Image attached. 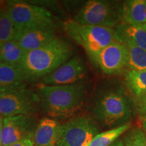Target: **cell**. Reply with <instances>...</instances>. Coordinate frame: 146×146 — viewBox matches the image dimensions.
Returning a JSON list of instances; mask_svg holds the SVG:
<instances>
[{
	"label": "cell",
	"mask_w": 146,
	"mask_h": 146,
	"mask_svg": "<svg viewBox=\"0 0 146 146\" xmlns=\"http://www.w3.org/2000/svg\"><path fill=\"white\" fill-rule=\"evenodd\" d=\"M56 37V26H45L17 31L15 39L27 53L48 44Z\"/></svg>",
	"instance_id": "7c38bea8"
},
{
	"label": "cell",
	"mask_w": 146,
	"mask_h": 146,
	"mask_svg": "<svg viewBox=\"0 0 146 146\" xmlns=\"http://www.w3.org/2000/svg\"><path fill=\"white\" fill-rule=\"evenodd\" d=\"M37 125L33 114L3 118L2 146H9L26 139H33Z\"/></svg>",
	"instance_id": "30bf717a"
},
{
	"label": "cell",
	"mask_w": 146,
	"mask_h": 146,
	"mask_svg": "<svg viewBox=\"0 0 146 146\" xmlns=\"http://www.w3.org/2000/svg\"><path fill=\"white\" fill-rule=\"evenodd\" d=\"M123 140L125 146H146V134L140 127L131 128Z\"/></svg>",
	"instance_id": "7402d4cb"
},
{
	"label": "cell",
	"mask_w": 146,
	"mask_h": 146,
	"mask_svg": "<svg viewBox=\"0 0 146 146\" xmlns=\"http://www.w3.org/2000/svg\"><path fill=\"white\" fill-rule=\"evenodd\" d=\"M26 83L19 66L0 63V94L26 87Z\"/></svg>",
	"instance_id": "9a60e30c"
},
{
	"label": "cell",
	"mask_w": 146,
	"mask_h": 146,
	"mask_svg": "<svg viewBox=\"0 0 146 146\" xmlns=\"http://www.w3.org/2000/svg\"><path fill=\"white\" fill-rule=\"evenodd\" d=\"M60 125L56 120L44 118L38 123L34 133V146H57Z\"/></svg>",
	"instance_id": "4fadbf2b"
},
{
	"label": "cell",
	"mask_w": 146,
	"mask_h": 146,
	"mask_svg": "<svg viewBox=\"0 0 146 146\" xmlns=\"http://www.w3.org/2000/svg\"><path fill=\"white\" fill-rule=\"evenodd\" d=\"M136 110L141 118L146 116V100L136 106Z\"/></svg>",
	"instance_id": "603a6c76"
},
{
	"label": "cell",
	"mask_w": 146,
	"mask_h": 146,
	"mask_svg": "<svg viewBox=\"0 0 146 146\" xmlns=\"http://www.w3.org/2000/svg\"><path fill=\"white\" fill-rule=\"evenodd\" d=\"M124 82L135 107L146 100V70H126Z\"/></svg>",
	"instance_id": "5bb4252c"
},
{
	"label": "cell",
	"mask_w": 146,
	"mask_h": 146,
	"mask_svg": "<svg viewBox=\"0 0 146 146\" xmlns=\"http://www.w3.org/2000/svg\"><path fill=\"white\" fill-rule=\"evenodd\" d=\"M131 128V123H129L98 133L87 146H110Z\"/></svg>",
	"instance_id": "ffe728a7"
},
{
	"label": "cell",
	"mask_w": 146,
	"mask_h": 146,
	"mask_svg": "<svg viewBox=\"0 0 146 146\" xmlns=\"http://www.w3.org/2000/svg\"><path fill=\"white\" fill-rule=\"evenodd\" d=\"M141 126L142 129H143L144 132L146 134V116L141 118Z\"/></svg>",
	"instance_id": "4316f807"
},
{
	"label": "cell",
	"mask_w": 146,
	"mask_h": 146,
	"mask_svg": "<svg viewBox=\"0 0 146 146\" xmlns=\"http://www.w3.org/2000/svg\"><path fill=\"white\" fill-rule=\"evenodd\" d=\"M127 51V70H146V51L129 41H120Z\"/></svg>",
	"instance_id": "d6986e66"
},
{
	"label": "cell",
	"mask_w": 146,
	"mask_h": 146,
	"mask_svg": "<svg viewBox=\"0 0 146 146\" xmlns=\"http://www.w3.org/2000/svg\"><path fill=\"white\" fill-rule=\"evenodd\" d=\"M16 32L5 7L0 8V45L15 39Z\"/></svg>",
	"instance_id": "44dd1931"
},
{
	"label": "cell",
	"mask_w": 146,
	"mask_h": 146,
	"mask_svg": "<svg viewBox=\"0 0 146 146\" xmlns=\"http://www.w3.org/2000/svg\"><path fill=\"white\" fill-rule=\"evenodd\" d=\"M5 7L17 31L56 26L54 15L41 6L21 1H9L5 3Z\"/></svg>",
	"instance_id": "8992f818"
},
{
	"label": "cell",
	"mask_w": 146,
	"mask_h": 146,
	"mask_svg": "<svg viewBox=\"0 0 146 146\" xmlns=\"http://www.w3.org/2000/svg\"><path fill=\"white\" fill-rule=\"evenodd\" d=\"M135 102L119 82L108 81L97 89L91 110L102 127L112 129L131 123Z\"/></svg>",
	"instance_id": "6da1fadb"
},
{
	"label": "cell",
	"mask_w": 146,
	"mask_h": 146,
	"mask_svg": "<svg viewBox=\"0 0 146 146\" xmlns=\"http://www.w3.org/2000/svg\"><path fill=\"white\" fill-rule=\"evenodd\" d=\"M86 66L80 56H73L52 73L40 80L44 85H67L81 82L86 74Z\"/></svg>",
	"instance_id": "8fae6325"
},
{
	"label": "cell",
	"mask_w": 146,
	"mask_h": 146,
	"mask_svg": "<svg viewBox=\"0 0 146 146\" xmlns=\"http://www.w3.org/2000/svg\"><path fill=\"white\" fill-rule=\"evenodd\" d=\"M39 108L36 92L23 87L0 94V117L34 114Z\"/></svg>",
	"instance_id": "ba28073f"
},
{
	"label": "cell",
	"mask_w": 146,
	"mask_h": 146,
	"mask_svg": "<svg viewBox=\"0 0 146 146\" xmlns=\"http://www.w3.org/2000/svg\"><path fill=\"white\" fill-rule=\"evenodd\" d=\"M65 33L81 46L89 56H94L116 40L115 29L108 27L82 25L74 20L63 23Z\"/></svg>",
	"instance_id": "277c9868"
},
{
	"label": "cell",
	"mask_w": 146,
	"mask_h": 146,
	"mask_svg": "<svg viewBox=\"0 0 146 146\" xmlns=\"http://www.w3.org/2000/svg\"><path fill=\"white\" fill-rule=\"evenodd\" d=\"M25 53L16 39L5 42L0 45V63L19 66Z\"/></svg>",
	"instance_id": "ac0fdd59"
},
{
	"label": "cell",
	"mask_w": 146,
	"mask_h": 146,
	"mask_svg": "<svg viewBox=\"0 0 146 146\" xmlns=\"http://www.w3.org/2000/svg\"><path fill=\"white\" fill-rule=\"evenodd\" d=\"M110 146H125L123 140L121 139H118L117 141H116L114 143L112 144Z\"/></svg>",
	"instance_id": "484cf974"
},
{
	"label": "cell",
	"mask_w": 146,
	"mask_h": 146,
	"mask_svg": "<svg viewBox=\"0 0 146 146\" xmlns=\"http://www.w3.org/2000/svg\"><path fill=\"white\" fill-rule=\"evenodd\" d=\"M39 108L50 117L66 119L74 116L86 101L87 89L83 82L67 85H41L36 89Z\"/></svg>",
	"instance_id": "3957f363"
},
{
	"label": "cell",
	"mask_w": 146,
	"mask_h": 146,
	"mask_svg": "<svg viewBox=\"0 0 146 146\" xmlns=\"http://www.w3.org/2000/svg\"><path fill=\"white\" fill-rule=\"evenodd\" d=\"M9 146H34V143L32 139H26Z\"/></svg>",
	"instance_id": "cb8c5ba5"
},
{
	"label": "cell",
	"mask_w": 146,
	"mask_h": 146,
	"mask_svg": "<svg viewBox=\"0 0 146 146\" xmlns=\"http://www.w3.org/2000/svg\"><path fill=\"white\" fill-rule=\"evenodd\" d=\"M3 126V118L0 117V146H2Z\"/></svg>",
	"instance_id": "d4e9b609"
},
{
	"label": "cell",
	"mask_w": 146,
	"mask_h": 146,
	"mask_svg": "<svg viewBox=\"0 0 146 146\" xmlns=\"http://www.w3.org/2000/svg\"><path fill=\"white\" fill-rule=\"evenodd\" d=\"M98 133L99 127L92 118L79 115L60 125L57 146H87Z\"/></svg>",
	"instance_id": "52a82bcc"
},
{
	"label": "cell",
	"mask_w": 146,
	"mask_h": 146,
	"mask_svg": "<svg viewBox=\"0 0 146 146\" xmlns=\"http://www.w3.org/2000/svg\"><path fill=\"white\" fill-rule=\"evenodd\" d=\"M89 58L107 75L118 74L127 70V51L119 41H114Z\"/></svg>",
	"instance_id": "9c48e42d"
},
{
	"label": "cell",
	"mask_w": 146,
	"mask_h": 146,
	"mask_svg": "<svg viewBox=\"0 0 146 146\" xmlns=\"http://www.w3.org/2000/svg\"><path fill=\"white\" fill-rule=\"evenodd\" d=\"M114 29L116 41H129L146 51V29L123 23Z\"/></svg>",
	"instance_id": "e0dca14e"
},
{
	"label": "cell",
	"mask_w": 146,
	"mask_h": 146,
	"mask_svg": "<svg viewBox=\"0 0 146 146\" xmlns=\"http://www.w3.org/2000/svg\"><path fill=\"white\" fill-rule=\"evenodd\" d=\"M124 2L104 0L87 1L74 16L82 25L115 29L123 23Z\"/></svg>",
	"instance_id": "5b68a950"
},
{
	"label": "cell",
	"mask_w": 146,
	"mask_h": 146,
	"mask_svg": "<svg viewBox=\"0 0 146 146\" xmlns=\"http://www.w3.org/2000/svg\"><path fill=\"white\" fill-rule=\"evenodd\" d=\"M123 23L146 29V0L125 1Z\"/></svg>",
	"instance_id": "2e32d148"
},
{
	"label": "cell",
	"mask_w": 146,
	"mask_h": 146,
	"mask_svg": "<svg viewBox=\"0 0 146 146\" xmlns=\"http://www.w3.org/2000/svg\"><path fill=\"white\" fill-rule=\"evenodd\" d=\"M74 50L68 39L56 37L44 46L25 53L19 66L27 82L41 80L72 58Z\"/></svg>",
	"instance_id": "7a4b0ae2"
}]
</instances>
